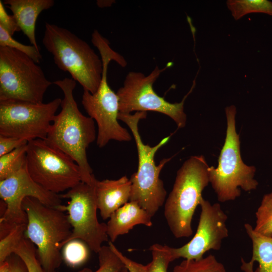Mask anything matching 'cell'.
<instances>
[{
    "mask_svg": "<svg viewBox=\"0 0 272 272\" xmlns=\"http://www.w3.org/2000/svg\"><path fill=\"white\" fill-rule=\"evenodd\" d=\"M27 144L0 157V181L7 178L26 166Z\"/></svg>",
    "mask_w": 272,
    "mask_h": 272,
    "instance_id": "44dd1931",
    "label": "cell"
},
{
    "mask_svg": "<svg viewBox=\"0 0 272 272\" xmlns=\"http://www.w3.org/2000/svg\"><path fill=\"white\" fill-rule=\"evenodd\" d=\"M119 272H129L128 269L124 266Z\"/></svg>",
    "mask_w": 272,
    "mask_h": 272,
    "instance_id": "e575fe53",
    "label": "cell"
},
{
    "mask_svg": "<svg viewBox=\"0 0 272 272\" xmlns=\"http://www.w3.org/2000/svg\"><path fill=\"white\" fill-rule=\"evenodd\" d=\"M171 65V63H168L161 69L156 66L148 76L141 72H129L123 86L116 92L119 100V112H157L170 117L178 128L184 127L186 122V115L184 111V102L194 88L195 79L188 93L179 103L167 101L153 89V84L160 74Z\"/></svg>",
    "mask_w": 272,
    "mask_h": 272,
    "instance_id": "ba28073f",
    "label": "cell"
},
{
    "mask_svg": "<svg viewBox=\"0 0 272 272\" xmlns=\"http://www.w3.org/2000/svg\"><path fill=\"white\" fill-rule=\"evenodd\" d=\"M226 134L218 158L217 168L209 166V182L221 202L234 200L241 195L240 188L245 191L255 190L258 185L254 178L256 168L245 164L241 156L239 134L236 130V108H225Z\"/></svg>",
    "mask_w": 272,
    "mask_h": 272,
    "instance_id": "8992f818",
    "label": "cell"
},
{
    "mask_svg": "<svg viewBox=\"0 0 272 272\" xmlns=\"http://www.w3.org/2000/svg\"><path fill=\"white\" fill-rule=\"evenodd\" d=\"M89 249L86 243L80 239L71 240L62 248V260L71 267L80 266L88 259Z\"/></svg>",
    "mask_w": 272,
    "mask_h": 272,
    "instance_id": "7402d4cb",
    "label": "cell"
},
{
    "mask_svg": "<svg viewBox=\"0 0 272 272\" xmlns=\"http://www.w3.org/2000/svg\"><path fill=\"white\" fill-rule=\"evenodd\" d=\"M173 272H227L224 264L210 254L199 259H184L175 265Z\"/></svg>",
    "mask_w": 272,
    "mask_h": 272,
    "instance_id": "ffe728a7",
    "label": "cell"
},
{
    "mask_svg": "<svg viewBox=\"0 0 272 272\" xmlns=\"http://www.w3.org/2000/svg\"><path fill=\"white\" fill-rule=\"evenodd\" d=\"M111 1H99L97 4L100 7H108L111 5Z\"/></svg>",
    "mask_w": 272,
    "mask_h": 272,
    "instance_id": "836d02e7",
    "label": "cell"
},
{
    "mask_svg": "<svg viewBox=\"0 0 272 272\" xmlns=\"http://www.w3.org/2000/svg\"><path fill=\"white\" fill-rule=\"evenodd\" d=\"M95 182L89 184L81 181L66 192L59 194L61 198L70 199L67 206L61 204L57 208L68 213L73 228L71 235L63 243L62 248L70 241L78 239L97 253L103 243L108 241L107 225L99 223L97 219Z\"/></svg>",
    "mask_w": 272,
    "mask_h": 272,
    "instance_id": "30bf717a",
    "label": "cell"
},
{
    "mask_svg": "<svg viewBox=\"0 0 272 272\" xmlns=\"http://www.w3.org/2000/svg\"><path fill=\"white\" fill-rule=\"evenodd\" d=\"M251 240L252 251L250 260L241 258L240 268L244 272H272V237L259 233L249 223L244 225Z\"/></svg>",
    "mask_w": 272,
    "mask_h": 272,
    "instance_id": "ac0fdd59",
    "label": "cell"
},
{
    "mask_svg": "<svg viewBox=\"0 0 272 272\" xmlns=\"http://www.w3.org/2000/svg\"><path fill=\"white\" fill-rule=\"evenodd\" d=\"M63 94L60 112L55 115L46 139L49 145L71 157L79 166L82 182L92 184L96 180L88 162L87 149L97 139L94 119L80 111L73 95L76 82L65 78L53 83Z\"/></svg>",
    "mask_w": 272,
    "mask_h": 272,
    "instance_id": "6da1fadb",
    "label": "cell"
},
{
    "mask_svg": "<svg viewBox=\"0 0 272 272\" xmlns=\"http://www.w3.org/2000/svg\"><path fill=\"white\" fill-rule=\"evenodd\" d=\"M141 224L151 227L152 217L137 202L129 201L111 215L106 224L108 236L113 243L118 236L128 233Z\"/></svg>",
    "mask_w": 272,
    "mask_h": 272,
    "instance_id": "e0dca14e",
    "label": "cell"
},
{
    "mask_svg": "<svg viewBox=\"0 0 272 272\" xmlns=\"http://www.w3.org/2000/svg\"><path fill=\"white\" fill-rule=\"evenodd\" d=\"M7 259L10 264L11 272H28L25 263L17 254H12Z\"/></svg>",
    "mask_w": 272,
    "mask_h": 272,
    "instance_id": "1f68e13d",
    "label": "cell"
},
{
    "mask_svg": "<svg viewBox=\"0 0 272 272\" xmlns=\"http://www.w3.org/2000/svg\"><path fill=\"white\" fill-rule=\"evenodd\" d=\"M52 83L40 66L26 54L0 46V101L43 103Z\"/></svg>",
    "mask_w": 272,
    "mask_h": 272,
    "instance_id": "52a82bcc",
    "label": "cell"
},
{
    "mask_svg": "<svg viewBox=\"0 0 272 272\" xmlns=\"http://www.w3.org/2000/svg\"><path fill=\"white\" fill-rule=\"evenodd\" d=\"M0 197L6 205L0 219L1 238L15 226L27 223V217L22 208L23 200L32 197L48 206L61 205L59 194L47 190L36 182L29 174L27 165L7 178L0 181Z\"/></svg>",
    "mask_w": 272,
    "mask_h": 272,
    "instance_id": "7c38bea8",
    "label": "cell"
},
{
    "mask_svg": "<svg viewBox=\"0 0 272 272\" xmlns=\"http://www.w3.org/2000/svg\"><path fill=\"white\" fill-rule=\"evenodd\" d=\"M0 272H11V266L8 259L0 263Z\"/></svg>",
    "mask_w": 272,
    "mask_h": 272,
    "instance_id": "d6a6232c",
    "label": "cell"
},
{
    "mask_svg": "<svg viewBox=\"0 0 272 272\" xmlns=\"http://www.w3.org/2000/svg\"><path fill=\"white\" fill-rule=\"evenodd\" d=\"M0 26L12 36L15 32L21 31L13 15H9L6 12L2 1H0Z\"/></svg>",
    "mask_w": 272,
    "mask_h": 272,
    "instance_id": "f1b7e54d",
    "label": "cell"
},
{
    "mask_svg": "<svg viewBox=\"0 0 272 272\" xmlns=\"http://www.w3.org/2000/svg\"><path fill=\"white\" fill-rule=\"evenodd\" d=\"M254 230L263 235L272 237V191L263 196L255 212Z\"/></svg>",
    "mask_w": 272,
    "mask_h": 272,
    "instance_id": "603a6c76",
    "label": "cell"
},
{
    "mask_svg": "<svg viewBox=\"0 0 272 272\" xmlns=\"http://www.w3.org/2000/svg\"><path fill=\"white\" fill-rule=\"evenodd\" d=\"M226 4L236 20L250 13H261L272 16V2L267 0H228Z\"/></svg>",
    "mask_w": 272,
    "mask_h": 272,
    "instance_id": "d6986e66",
    "label": "cell"
},
{
    "mask_svg": "<svg viewBox=\"0 0 272 272\" xmlns=\"http://www.w3.org/2000/svg\"><path fill=\"white\" fill-rule=\"evenodd\" d=\"M57 98L48 103L0 101V135L27 141L45 140L60 106Z\"/></svg>",
    "mask_w": 272,
    "mask_h": 272,
    "instance_id": "8fae6325",
    "label": "cell"
},
{
    "mask_svg": "<svg viewBox=\"0 0 272 272\" xmlns=\"http://www.w3.org/2000/svg\"><path fill=\"white\" fill-rule=\"evenodd\" d=\"M199 206L200 213L194 236L180 247H169L173 261L179 258L200 259L208 251L220 250L223 240L229 236L228 216L220 204H212L202 197Z\"/></svg>",
    "mask_w": 272,
    "mask_h": 272,
    "instance_id": "5bb4252c",
    "label": "cell"
},
{
    "mask_svg": "<svg viewBox=\"0 0 272 272\" xmlns=\"http://www.w3.org/2000/svg\"><path fill=\"white\" fill-rule=\"evenodd\" d=\"M4 5L12 11L21 31L30 43L39 49L35 36L36 20L40 14L53 6V0H5Z\"/></svg>",
    "mask_w": 272,
    "mask_h": 272,
    "instance_id": "2e32d148",
    "label": "cell"
},
{
    "mask_svg": "<svg viewBox=\"0 0 272 272\" xmlns=\"http://www.w3.org/2000/svg\"><path fill=\"white\" fill-rule=\"evenodd\" d=\"M103 63L102 79L97 91L91 94L84 90L82 104L89 116L94 119L98 126L96 143L99 148L105 147L110 141L128 142L131 134L118 122L119 100L117 95L107 82V70L111 57L101 56Z\"/></svg>",
    "mask_w": 272,
    "mask_h": 272,
    "instance_id": "4fadbf2b",
    "label": "cell"
},
{
    "mask_svg": "<svg viewBox=\"0 0 272 272\" xmlns=\"http://www.w3.org/2000/svg\"><path fill=\"white\" fill-rule=\"evenodd\" d=\"M22 208L27 217L25 237L35 246L44 271L56 272L63 260L62 245L72 233L67 215L32 197L23 200Z\"/></svg>",
    "mask_w": 272,
    "mask_h": 272,
    "instance_id": "277c9868",
    "label": "cell"
},
{
    "mask_svg": "<svg viewBox=\"0 0 272 272\" xmlns=\"http://www.w3.org/2000/svg\"><path fill=\"white\" fill-rule=\"evenodd\" d=\"M99 267L95 271L84 268L78 272H119L124 265L119 257L111 250L109 245H103L97 253Z\"/></svg>",
    "mask_w": 272,
    "mask_h": 272,
    "instance_id": "cb8c5ba5",
    "label": "cell"
},
{
    "mask_svg": "<svg viewBox=\"0 0 272 272\" xmlns=\"http://www.w3.org/2000/svg\"><path fill=\"white\" fill-rule=\"evenodd\" d=\"M108 245L111 250L119 257L129 272H145V265L137 262L124 255L111 241Z\"/></svg>",
    "mask_w": 272,
    "mask_h": 272,
    "instance_id": "4dcf8cb0",
    "label": "cell"
},
{
    "mask_svg": "<svg viewBox=\"0 0 272 272\" xmlns=\"http://www.w3.org/2000/svg\"><path fill=\"white\" fill-rule=\"evenodd\" d=\"M94 185L97 208L104 220L129 201L131 183L126 176L116 180L96 179Z\"/></svg>",
    "mask_w": 272,
    "mask_h": 272,
    "instance_id": "9a60e30c",
    "label": "cell"
},
{
    "mask_svg": "<svg viewBox=\"0 0 272 272\" xmlns=\"http://www.w3.org/2000/svg\"><path fill=\"white\" fill-rule=\"evenodd\" d=\"M27 224L15 226L7 235L0 240V263L14 253L22 240L25 237Z\"/></svg>",
    "mask_w": 272,
    "mask_h": 272,
    "instance_id": "d4e9b609",
    "label": "cell"
},
{
    "mask_svg": "<svg viewBox=\"0 0 272 272\" xmlns=\"http://www.w3.org/2000/svg\"><path fill=\"white\" fill-rule=\"evenodd\" d=\"M169 247L157 243L151 246L152 260L145 265V272H167L169 264L173 261Z\"/></svg>",
    "mask_w": 272,
    "mask_h": 272,
    "instance_id": "484cf974",
    "label": "cell"
},
{
    "mask_svg": "<svg viewBox=\"0 0 272 272\" xmlns=\"http://www.w3.org/2000/svg\"><path fill=\"white\" fill-rule=\"evenodd\" d=\"M42 43L58 69L68 72L83 90L96 93L101 81L103 63L87 42L67 29L45 22Z\"/></svg>",
    "mask_w": 272,
    "mask_h": 272,
    "instance_id": "7a4b0ae2",
    "label": "cell"
},
{
    "mask_svg": "<svg viewBox=\"0 0 272 272\" xmlns=\"http://www.w3.org/2000/svg\"><path fill=\"white\" fill-rule=\"evenodd\" d=\"M147 112L133 114L119 112L118 119L129 128L134 138L138 154L137 171L130 178L131 183L129 201L137 202L152 218L165 201L167 192L160 172L171 158H165L156 165L154 158L158 150L169 141L170 135L163 139L156 146L145 144L139 131L138 124L146 118Z\"/></svg>",
    "mask_w": 272,
    "mask_h": 272,
    "instance_id": "5b68a950",
    "label": "cell"
},
{
    "mask_svg": "<svg viewBox=\"0 0 272 272\" xmlns=\"http://www.w3.org/2000/svg\"><path fill=\"white\" fill-rule=\"evenodd\" d=\"M0 46L12 48L26 54L36 63H39L42 55L39 49L33 45H27L16 40L3 27L0 26Z\"/></svg>",
    "mask_w": 272,
    "mask_h": 272,
    "instance_id": "83f0119b",
    "label": "cell"
},
{
    "mask_svg": "<svg viewBox=\"0 0 272 272\" xmlns=\"http://www.w3.org/2000/svg\"><path fill=\"white\" fill-rule=\"evenodd\" d=\"M14 253L18 255L24 261L28 272H45L38 260L35 246L25 237Z\"/></svg>",
    "mask_w": 272,
    "mask_h": 272,
    "instance_id": "4316f807",
    "label": "cell"
},
{
    "mask_svg": "<svg viewBox=\"0 0 272 272\" xmlns=\"http://www.w3.org/2000/svg\"><path fill=\"white\" fill-rule=\"evenodd\" d=\"M209 167L203 156H193L176 173L164 211L168 226L176 238L189 237L193 234V215L202 197V191L210 183Z\"/></svg>",
    "mask_w": 272,
    "mask_h": 272,
    "instance_id": "3957f363",
    "label": "cell"
},
{
    "mask_svg": "<svg viewBox=\"0 0 272 272\" xmlns=\"http://www.w3.org/2000/svg\"><path fill=\"white\" fill-rule=\"evenodd\" d=\"M26 163L31 177L53 193L59 194L82 181L80 169L75 161L44 140L28 141Z\"/></svg>",
    "mask_w": 272,
    "mask_h": 272,
    "instance_id": "9c48e42d",
    "label": "cell"
},
{
    "mask_svg": "<svg viewBox=\"0 0 272 272\" xmlns=\"http://www.w3.org/2000/svg\"><path fill=\"white\" fill-rule=\"evenodd\" d=\"M28 141L0 135V157L28 143Z\"/></svg>",
    "mask_w": 272,
    "mask_h": 272,
    "instance_id": "f546056e",
    "label": "cell"
}]
</instances>
